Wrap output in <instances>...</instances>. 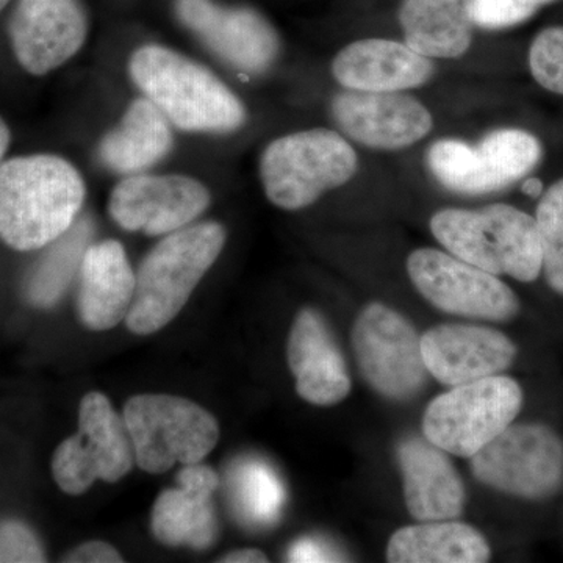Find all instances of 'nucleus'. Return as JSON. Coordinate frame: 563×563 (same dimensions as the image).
Returning a JSON list of instances; mask_svg holds the SVG:
<instances>
[{
  "label": "nucleus",
  "mask_w": 563,
  "mask_h": 563,
  "mask_svg": "<svg viewBox=\"0 0 563 563\" xmlns=\"http://www.w3.org/2000/svg\"><path fill=\"white\" fill-rule=\"evenodd\" d=\"M290 562H335L336 558L332 551H329L324 544L307 540V542L296 543L291 548Z\"/></svg>",
  "instance_id": "obj_34"
},
{
  "label": "nucleus",
  "mask_w": 563,
  "mask_h": 563,
  "mask_svg": "<svg viewBox=\"0 0 563 563\" xmlns=\"http://www.w3.org/2000/svg\"><path fill=\"white\" fill-rule=\"evenodd\" d=\"M470 463L474 477L493 490L540 501L563 483V440L543 422L514 421Z\"/></svg>",
  "instance_id": "obj_8"
},
{
  "label": "nucleus",
  "mask_w": 563,
  "mask_h": 563,
  "mask_svg": "<svg viewBox=\"0 0 563 563\" xmlns=\"http://www.w3.org/2000/svg\"><path fill=\"white\" fill-rule=\"evenodd\" d=\"M413 287L435 309L484 321H509L520 313V299L495 274L451 252L421 247L407 258Z\"/></svg>",
  "instance_id": "obj_11"
},
{
  "label": "nucleus",
  "mask_w": 563,
  "mask_h": 563,
  "mask_svg": "<svg viewBox=\"0 0 563 563\" xmlns=\"http://www.w3.org/2000/svg\"><path fill=\"white\" fill-rule=\"evenodd\" d=\"M351 339L362 376L384 398L409 401L428 384L421 335L391 307L383 302L363 307Z\"/></svg>",
  "instance_id": "obj_9"
},
{
  "label": "nucleus",
  "mask_w": 563,
  "mask_h": 563,
  "mask_svg": "<svg viewBox=\"0 0 563 563\" xmlns=\"http://www.w3.org/2000/svg\"><path fill=\"white\" fill-rule=\"evenodd\" d=\"M287 362L303 401L331 407L350 395L352 383L343 352L317 310L302 309L296 314L288 335Z\"/></svg>",
  "instance_id": "obj_17"
},
{
  "label": "nucleus",
  "mask_w": 563,
  "mask_h": 563,
  "mask_svg": "<svg viewBox=\"0 0 563 563\" xmlns=\"http://www.w3.org/2000/svg\"><path fill=\"white\" fill-rule=\"evenodd\" d=\"M399 22L407 46L422 57L459 58L473 43V0H404Z\"/></svg>",
  "instance_id": "obj_23"
},
{
  "label": "nucleus",
  "mask_w": 563,
  "mask_h": 563,
  "mask_svg": "<svg viewBox=\"0 0 563 563\" xmlns=\"http://www.w3.org/2000/svg\"><path fill=\"white\" fill-rule=\"evenodd\" d=\"M332 114L347 139L379 151L412 146L433 125L431 111L402 91H343L333 98Z\"/></svg>",
  "instance_id": "obj_15"
},
{
  "label": "nucleus",
  "mask_w": 563,
  "mask_h": 563,
  "mask_svg": "<svg viewBox=\"0 0 563 563\" xmlns=\"http://www.w3.org/2000/svg\"><path fill=\"white\" fill-rule=\"evenodd\" d=\"M9 31L22 69L32 76H46L84 46L87 13L80 0H18Z\"/></svg>",
  "instance_id": "obj_14"
},
{
  "label": "nucleus",
  "mask_w": 563,
  "mask_h": 563,
  "mask_svg": "<svg viewBox=\"0 0 563 563\" xmlns=\"http://www.w3.org/2000/svg\"><path fill=\"white\" fill-rule=\"evenodd\" d=\"M10 0H0V11L5 9L7 5H9Z\"/></svg>",
  "instance_id": "obj_38"
},
{
  "label": "nucleus",
  "mask_w": 563,
  "mask_h": 563,
  "mask_svg": "<svg viewBox=\"0 0 563 563\" xmlns=\"http://www.w3.org/2000/svg\"><path fill=\"white\" fill-rule=\"evenodd\" d=\"M209 206V190L192 177L135 174L113 188L109 213L124 231L157 236L187 228Z\"/></svg>",
  "instance_id": "obj_13"
},
{
  "label": "nucleus",
  "mask_w": 563,
  "mask_h": 563,
  "mask_svg": "<svg viewBox=\"0 0 563 563\" xmlns=\"http://www.w3.org/2000/svg\"><path fill=\"white\" fill-rule=\"evenodd\" d=\"M236 493L243 514L255 523H272L284 501L279 481L261 463H250L242 468Z\"/></svg>",
  "instance_id": "obj_29"
},
{
  "label": "nucleus",
  "mask_w": 563,
  "mask_h": 563,
  "mask_svg": "<svg viewBox=\"0 0 563 563\" xmlns=\"http://www.w3.org/2000/svg\"><path fill=\"white\" fill-rule=\"evenodd\" d=\"M79 313L88 329L110 331L128 317L136 274L120 242L91 243L80 265Z\"/></svg>",
  "instance_id": "obj_21"
},
{
  "label": "nucleus",
  "mask_w": 563,
  "mask_h": 563,
  "mask_svg": "<svg viewBox=\"0 0 563 563\" xmlns=\"http://www.w3.org/2000/svg\"><path fill=\"white\" fill-rule=\"evenodd\" d=\"M76 563H120L122 555L109 543L88 542L74 550L66 559Z\"/></svg>",
  "instance_id": "obj_33"
},
{
  "label": "nucleus",
  "mask_w": 563,
  "mask_h": 563,
  "mask_svg": "<svg viewBox=\"0 0 563 563\" xmlns=\"http://www.w3.org/2000/svg\"><path fill=\"white\" fill-rule=\"evenodd\" d=\"M11 143L10 128L7 122L0 118V165H2L3 158H5L7 151H9Z\"/></svg>",
  "instance_id": "obj_37"
},
{
  "label": "nucleus",
  "mask_w": 563,
  "mask_h": 563,
  "mask_svg": "<svg viewBox=\"0 0 563 563\" xmlns=\"http://www.w3.org/2000/svg\"><path fill=\"white\" fill-rule=\"evenodd\" d=\"M542 244V273L551 290L563 296V179L540 196L536 211Z\"/></svg>",
  "instance_id": "obj_28"
},
{
  "label": "nucleus",
  "mask_w": 563,
  "mask_h": 563,
  "mask_svg": "<svg viewBox=\"0 0 563 563\" xmlns=\"http://www.w3.org/2000/svg\"><path fill=\"white\" fill-rule=\"evenodd\" d=\"M429 172L450 191L466 196L488 195L476 146L466 141L444 139L429 147Z\"/></svg>",
  "instance_id": "obj_27"
},
{
  "label": "nucleus",
  "mask_w": 563,
  "mask_h": 563,
  "mask_svg": "<svg viewBox=\"0 0 563 563\" xmlns=\"http://www.w3.org/2000/svg\"><path fill=\"white\" fill-rule=\"evenodd\" d=\"M177 20L232 68L262 74L279 55V36L265 16L250 7L214 0H176Z\"/></svg>",
  "instance_id": "obj_12"
},
{
  "label": "nucleus",
  "mask_w": 563,
  "mask_h": 563,
  "mask_svg": "<svg viewBox=\"0 0 563 563\" xmlns=\"http://www.w3.org/2000/svg\"><path fill=\"white\" fill-rule=\"evenodd\" d=\"M529 69L544 90L563 96V27H548L533 38Z\"/></svg>",
  "instance_id": "obj_30"
},
{
  "label": "nucleus",
  "mask_w": 563,
  "mask_h": 563,
  "mask_svg": "<svg viewBox=\"0 0 563 563\" xmlns=\"http://www.w3.org/2000/svg\"><path fill=\"white\" fill-rule=\"evenodd\" d=\"M79 169L51 154L24 155L0 165V240L16 251L43 250L79 220Z\"/></svg>",
  "instance_id": "obj_1"
},
{
  "label": "nucleus",
  "mask_w": 563,
  "mask_h": 563,
  "mask_svg": "<svg viewBox=\"0 0 563 563\" xmlns=\"http://www.w3.org/2000/svg\"><path fill=\"white\" fill-rule=\"evenodd\" d=\"M92 233L95 225L90 218H79L60 239L47 244L46 254L29 277L27 296L35 306L52 307L60 301L70 282L80 272Z\"/></svg>",
  "instance_id": "obj_25"
},
{
  "label": "nucleus",
  "mask_w": 563,
  "mask_h": 563,
  "mask_svg": "<svg viewBox=\"0 0 563 563\" xmlns=\"http://www.w3.org/2000/svg\"><path fill=\"white\" fill-rule=\"evenodd\" d=\"M358 169L354 147L340 133L310 129L288 133L265 147L261 179L266 198L282 210H302L343 187Z\"/></svg>",
  "instance_id": "obj_5"
},
{
  "label": "nucleus",
  "mask_w": 563,
  "mask_h": 563,
  "mask_svg": "<svg viewBox=\"0 0 563 563\" xmlns=\"http://www.w3.org/2000/svg\"><path fill=\"white\" fill-rule=\"evenodd\" d=\"M432 58L399 41L369 38L347 44L332 62L333 79L346 90L399 92L428 84Z\"/></svg>",
  "instance_id": "obj_19"
},
{
  "label": "nucleus",
  "mask_w": 563,
  "mask_h": 563,
  "mask_svg": "<svg viewBox=\"0 0 563 563\" xmlns=\"http://www.w3.org/2000/svg\"><path fill=\"white\" fill-rule=\"evenodd\" d=\"M135 454L124 418L109 398L92 391L84 396L79 410V432L55 451L52 474L68 495H81L91 485L118 483L131 473Z\"/></svg>",
  "instance_id": "obj_10"
},
{
  "label": "nucleus",
  "mask_w": 563,
  "mask_h": 563,
  "mask_svg": "<svg viewBox=\"0 0 563 563\" xmlns=\"http://www.w3.org/2000/svg\"><path fill=\"white\" fill-rule=\"evenodd\" d=\"M476 147L493 192L525 179L543 157L540 140L521 129L493 131Z\"/></svg>",
  "instance_id": "obj_26"
},
{
  "label": "nucleus",
  "mask_w": 563,
  "mask_h": 563,
  "mask_svg": "<svg viewBox=\"0 0 563 563\" xmlns=\"http://www.w3.org/2000/svg\"><path fill=\"white\" fill-rule=\"evenodd\" d=\"M523 401L521 385L503 374L455 385L429 404L422 433L448 454L472 459L517 420Z\"/></svg>",
  "instance_id": "obj_7"
},
{
  "label": "nucleus",
  "mask_w": 563,
  "mask_h": 563,
  "mask_svg": "<svg viewBox=\"0 0 563 563\" xmlns=\"http://www.w3.org/2000/svg\"><path fill=\"white\" fill-rule=\"evenodd\" d=\"M129 73L143 91L185 132L229 133L246 122V109L220 77L179 52L147 44L133 52Z\"/></svg>",
  "instance_id": "obj_2"
},
{
  "label": "nucleus",
  "mask_w": 563,
  "mask_h": 563,
  "mask_svg": "<svg viewBox=\"0 0 563 563\" xmlns=\"http://www.w3.org/2000/svg\"><path fill=\"white\" fill-rule=\"evenodd\" d=\"M0 562H44V551L31 529L10 521L0 526Z\"/></svg>",
  "instance_id": "obj_32"
},
{
  "label": "nucleus",
  "mask_w": 563,
  "mask_h": 563,
  "mask_svg": "<svg viewBox=\"0 0 563 563\" xmlns=\"http://www.w3.org/2000/svg\"><path fill=\"white\" fill-rule=\"evenodd\" d=\"M490 544L473 526L455 520L418 521L393 533L387 547L391 563H484Z\"/></svg>",
  "instance_id": "obj_24"
},
{
  "label": "nucleus",
  "mask_w": 563,
  "mask_h": 563,
  "mask_svg": "<svg viewBox=\"0 0 563 563\" xmlns=\"http://www.w3.org/2000/svg\"><path fill=\"white\" fill-rule=\"evenodd\" d=\"M179 487L158 495L151 517L152 533L166 547H190L206 550L217 536L211 495L220 477L210 466L184 465L177 474Z\"/></svg>",
  "instance_id": "obj_20"
},
{
  "label": "nucleus",
  "mask_w": 563,
  "mask_h": 563,
  "mask_svg": "<svg viewBox=\"0 0 563 563\" xmlns=\"http://www.w3.org/2000/svg\"><path fill=\"white\" fill-rule=\"evenodd\" d=\"M220 562L225 563H262L268 562L265 553L254 548H246V550L233 551V553L225 554Z\"/></svg>",
  "instance_id": "obj_35"
},
{
  "label": "nucleus",
  "mask_w": 563,
  "mask_h": 563,
  "mask_svg": "<svg viewBox=\"0 0 563 563\" xmlns=\"http://www.w3.org/2000/svg\"><path fill=\"white\" fill-rule=\"evenodd\" d=\"M224 244L225 231L218 222L168 233L141 263L125 317L128 328L136 335H151L168 325L218 261Z\"/></svg>",
  "instance_id": "obj_3"
},
{
  "label": "nucleus",
  "mask_w": 563,
  "mask_h": 563,
  "mask_svg": "<svg viewBox=\"0 0 563 563\" xmlns=\"http://www.w3.org/2000/svg\"><path fill=\"white\" fill-rule=\"evenodd\" d=\"M136 465L151 474L203 461L220 440V424L199 404L173 395H139L124 407Z\"/></svg>",
  "instance_id": "obj_6"
},
{
  "label": "nucleus",
  "mask_w": 563,
  "mask_h": 563,
  "mask_svg": "<svg viewBox=\"0 0 563 563\" xmlns=\"http://www.w3.org/2000/svg\"><path fill=\"white\" fill-rule=\"evenodd\" d=\"M554 0H473L474 22L485 31H504L531 20Z\"/></svg>",
  "instance_id": "obj_31"
},
{
  "label": "nucleus",
  "mask_w": 563,
  "mask_h": 563,
  "mask_svg": "<svg viewBox=\"0 0 563 563\" xmlns=\"http://www.w3.org/2000/svg\"><path fill=\"white\" fill-rule=\"evenodd\" d=\"M172 122L147 98L135 99L120 124L107 133L99 157L120 174H141L162 162L173 150Z\"/></svg>",
  "instance_id": "obj_22"
},
{
  "label": "nucleus",
  "mask_w": 563,
  "mask_h": 563,
  "mask_svg": "<svg viewBox=\"0 0 563 563\" xmlns=\"http://www.w3.org/2000/svg\"><path fill=\"white\" fill-rule=\"evenodd\" d=\"M431 232L444 250L495 276L533 282L542 274V244L536 218L507 203L483 209H443Z\"/></svg>",
  "instance_id": "obj_4"
},
{
  "label": "nucleus",
  "mask_w": 563,
  "mask_h": 563,
  "mask_svg": "<svg viewBox=\"0 0 563 563\" xmlns=\"http://www.w3.org/2000/svg\"><path fill=\"white\" fill-rule=\"evenodd\" d=\"M421 351L428 373L450 387L506 372L518 352L506 333L457 322L429 329L421 335Z\"/></svg>",
  "instance_id": "obj_16"
},
{
  "label": "nucleus",
  "mask_w": 563,
  "mask_h": 563,
  "mask_svg": "<svg viewBox=\"0 0 563 563\" xmlns=\"http://www.w3.org/2000/svg\"><path fill=\"white\" fill-rule=\"evenodd\" d=\"M407 510L417 521L457 520L466 492L450 454L428 439L402 440L396 450Z\"/></svg>",
  "instance_id": "obj_18"
},
{
  "label": "nucleus",
  "mask_w": 563,
  "mask_h": 563,
  "mask_svg": "<svg viewBox=\"0 0 563 563\" xmlns=\"http://www.w3.org/2000/svg\"><path fill=\"white\" fill-rule=\"evenodd\" d=\"M521 191L529 196V198H540L544 192L542 180L536 179V177L525 179L523 185H521Z\"/></svg>",
  "instance_id": "obj_36"
}]
</instances>
